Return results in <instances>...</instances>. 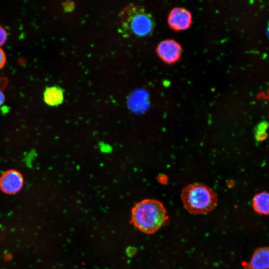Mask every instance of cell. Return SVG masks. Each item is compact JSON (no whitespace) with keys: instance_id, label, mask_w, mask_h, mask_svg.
<instances>
[{"instance_id":"1","label":"cell","mask_w":269,"mask_h":269,"mask_svg":"<svg viewBox=\"0 0 269 269\" xmlns=\"http://www.w3.org/2000/svg\"><path fill=\"white\" fill-rule=\"evenodd\" d=\"M166 211L159 201L146 199L136 203L132 210V221L141 232L152 234L156 232L167 219Z\"/></svg>"},{"instance_id":"2","label":"cell","mask_w":269,"mask_h":269,"mask_svg":"<svg viewBox=\"0 0 269 269\" xmlns=\"http://www.w3.org/2000/svg\"><path fill=\"white\" fill-rule=\"evenodd\" d=\"M185 209L190 213L204 214L213 210L218 204V197L209 186L200 183L190 184L181 193Z\"/></svg>"},{"instance_id":"3","label":"cell","mask_w":269,"mask_h":269,"mask_svg":"<svg viewBox=\"0 0 269 269\" xmlns=\"http://www.w3.org/2000/svg\"><path fill=\"white\" fill-rule=\"evenodd\" d=\"M119 17L123 30L136 36H145L153 31L154 21L152 15L140 6L129 5L120 12Z\"/></svg>"},{"instance_id":"4","label":"cell","mask_w":269,"mask_h":269,"mask_svg":"<svg viewBox=\"0 0 269 269\" xmlns=\"http://www.w3.org/2000/svg\"><path fill=\"white\" fill-rule=\"evenodd\" d=\"M23 182V177L20 172L15 169H9L4 172L0 177V190L7 194H14L21 189Z\"/></svg>"},{"instance_id":"5","label":"cell","mask_w":269,"mask_h":269,"mask_svg":"<svg viewBox=\"0 0 269 269\" xmlns=\"http://www.w3.org/2000/svg\"><path fill=\"white\" fill-rule=\"evenodd\" d=\"M181 52L180 45L173 40H165L160 42L157 53L166 63H173L179 58Z\"/></svg>"},{"instance_id":"6","label":"cell","mask_w":269,"mask_h":269,"mask_svg":"<svg viewBox=\"0 0 269 269\" xmlns=\"http://www.w3.org/2000/svg\"><path fill=\"white\" fill-rule=\"evenodd\" d=\"M191 15L186 9L176 7L173 9L168 16V22L171 28L176 30L188 28L191 23Z\"/></svg>"},{"instance_id":"7","label":"cell","mask_w":269,"mask_h":269,"mask_svg":"<svg viewBox=\"0 0 269 269\" xmlns=\"http://www.w3.org/2000/svg\"><path fill=\"white\" fill-rule=\"evenodd\" d=\"M247 269H269V248H261L256 250Z\"/></svg>"},{"instance_id":"8","label":"cell","mask_w":269,"mask_h":269,"mask_svg":"<svg viewBox=\"0 0 269 269\" xmlns=\"http://www.w3.org/2000/svg\"><path fill=\"white\" fill-rule=\"evenodd\" d=\"M43 98L47 105L51 106H58L63 101V90L57 86L48 87L44 91Z\"/></svg>"},{"instance_id":"9","label":"cell","mask_w":269,"mask_h":269,"mask_svg":"<svg viewBox=\"0 0 269 269\" xmlns=\"http://www.w3.org/2000/svg\"><path fill=\"white\" fill-rule=\"evenodd\" d=\"M255 210L261 214H269V193L263 192L257 195L253 199Z\"/></svg>"},{"instance_id":"10","label":"cell","mask_w":269,"mask_h":269,"mask_svg":"<svg viewBox=\"0 0 269 269\" xmlns=\"http://www.w3.org/2000/svg\"><path fill=\"white\" fill-rule=\"evenodd\" d=\"M269 123L267 121L261 122L255 129V138L258 141H262L267 137V130Z\"/></svg>"},{"instance_id":"11","label":"cell","mask_w":269,"mask_h":269,"mask_svg":"<svg viewBox=\"0 0 269 269\" xmlns=\"http://www.w3.org/2000/svg\"><path fill=\"white\" fill-rule=\"evenodd\" d=\"M7 34L5 29L0 26V46H2L6 41Z\"/></svg>"},{"instance_id":"12","label":"cell","mask_w":269,"mask_h":269,"mask_svg":"<svg viewBox=\"0 0 269 269\" xmlns=\"http://www.w3.org/2000/svg\"><path fill=\"white\" fill-rule=\"evenodd\" d=\"M6 62V56L4 52L0 48V69L4 65Z\"/></svg>"},{"instance_id":"13","label":"cell","mask_w":269,"mask_h":269,"mask_svg":"<svg viewBox=\"0 0 269 269\" xmlns=\"http://www.w3.org/2000/svg\"><path fill=\"white\" fill-rule=\"evenodd\" d=\"M5 100V97L3 92L0 90V106H1L4 103Z\"/></svg>"},{"instance_id":"14","label":"cell","mask_w":269,"mask_h":269,"mask_svg":"<svg viewBox=\"0 0 269 269\" xmlns=\"http://www.w3.org/2000/svg\"><path fill=\"white\" fill-rule=\"evenodd\" d=\"M267 32L268 36L269 38V22L267 26Z\"/></svg>"}]
</instances>
